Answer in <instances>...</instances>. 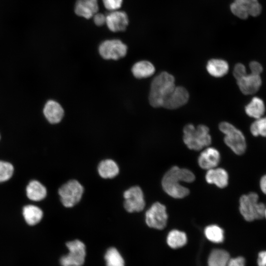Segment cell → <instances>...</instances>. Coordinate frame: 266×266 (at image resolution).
I'll list each match as a JSON object with an SVG mask.
<instances>
[{
	"label": "cell",
	"mask_w": 266,
	"mask_h": 266,
	"mask_svg": "<svg viewBox=\"0 0 266 266\" xmlns=\"http://www.w3.org/2000/svg\"><path fill=\"white\" fill-rule=\"evenodd\" d=\"M195 179L194 174L186 168H180L177 166L170 168L164 175L162 187L170 197L182 199L189 194V189L181 185L180 182L191 183Z\"/></svg>",
	"instance_id": "1"
},
{
	"label": "cell",
	"mask_w": 266,
	"mask_h": 266,
	"mask_svg": "<svg viewBox=\"0 0 266 266\" xmlns=\"http://www.w3.org/2000/svg\"><path fill=\"white\" fill-rule=\"evenodd\" d=\"M175 87L174 77L169 73L164 71L155 76L151 82L149 95L151 105L163 107L165 100Z\"/></svg>",
	"instance_id": "2"
},
{
	"label": "cell",
	"mask_w": 266,
	"mask_h": 266,
	"mask_svg": "<svg viewBox=\"0 0 266 266\" xmlns=\"http://www.w3.org/2000/svg\"><path fill=\"white\" fill-rule=\"evenodd\" d=\"M183 139L188 148L196 151L201 150L211 143L209 129L204 125L197 127L191 124L186 125L183 129Z\"/></svg>",
	"instance_id": "3"
},
{
	"label": "cell",
	"mask_w": 266,
	"mask_h": 266,
	"mask_svg": "<svg viewBox=\"0 0 266 266\" xmlns=\"http://www.w3.org/2000/svg\"><path fill=\"white\" fill-rule=\"evenodd\" d=\"M258 195L250 193L242 196L239 200V211L247 221H253L264 217L265 205L258 201Z\"/></svg>",
	"instance_id": "4"
},
{
	"label": "cell",
	"mask_w": 266,
	"mask_h": 266,
	"mask_svg": "<svg viewBox=\"0 0 266 266\" xmlns=\"http://www.w3.org/2000/svg\"><path fill=\"white\" fill-rule=\"evenodd\" d=\"M219 128L224 134V142L237 155L244 153L246 148L245 137L242 133L231 123L222 122Z\"/></svg>",
	"instance_id": "5"
},
{
	"label": "cell",
	"mask_w": 266,
	"mask_h": 266,
	"mask_svg": "<svg viewBox=\"0 0 266 266\" xmlns=\"http://www.w3.org/2000/svg\"><path fill=\"white\" fill-rule=\"evenodd\" d=\"M84 192L82 185L76 180H70L64 184L59 189L58 193L63 205L72 207L78 203Z\"/></svg>",
	"instance_id": "6"
},
{
	"label": "cell",
	"mask_w": 266,
	"mask_h": 266,
	"mask_svg": "<svg viewBox=\"0 0 266 266\" xmlns=\"http://www.w3.org/2000/svg\"><path fill=\"white\" fill-rule=\"evenodd\" d=\"M69 253L60 259L62 266H81L85 261L86 249L84 244L79 240L67 242L66 244Z\"/></svg>",
	"instance_id": "7"
},
{
	"label": "cell",
	"mask_w": 266,
	"mask_h": 266,
	"mask_svg": "<svg viewBox=\"0 0 266 266\" xmlns=\"http://www.w3.org/2000/svg\"><path fill=\"white\" fill-rule=\"evenodd\" d=\"M262 9L258 0H234L230 5L231 12L241 19H246L249 16H259Z\"/></svg>",
	"instance_id": "8"
},
{
	"label": "cell",
	"mask_w": 266,
	"mask_h": 266,
	"mask_svg": "<svg viewBox=\"0 0 266 266\" xmlns=\"http://www.w3.org/2000/svg\"><path fill=\"white\" fill-rule=\"evenodd\" d=\"M167 217L166 206L159 202L153 203L145 213V222L147 226L158 230L165 228Z\"/></svg>",
	"instance_id": "9"
},
{
	"label": "cell",
	"mask_w": 266,
	"mask_h": 266,
	"mask_svg": "<svg viewBox=\"0 0 266 266\" xmlns=\"http://www.w3.org/2000/svg\"><path fill=\"white\" fill-rule=\"evenodd\" d=\"M99 51L103 59L116 60L126 56L127 46L119 39L106 40L100 45Z\"/></svg>",
	"instance_id": "10"
},
{
	"label": "cell",
	"mask_w": 266,
	"mask_h": 266,
	"mask_svg": "<svg viewBox=\"0 0 266 266\" xmlns=\"http://www.w3.org/2000/svg\"><path fill=\"white\" fill-rule=\"evenodd\" d=\"M123 197L125 199L124 207L128 212H139L144 208V195L139 187L135 186L130 188L124 192Z\"/></svg>",
	"instance_id": "11"
},
{
	"label": "cell",
	"mask_w": 266,
	"mask_h": 266,
	"mask_svg": "<svg viewBox=\"0 0 266 266\" xmlns=\"http://www.w3.org/2000/svg\"><path fill=\"white\" fill-rule=\"evenodd\" d=\"M189 98V93L184 87L175 86L165 100L163 107L168 109L178 108L185 104Z\"/></svg>",
	"instance_id": "12"
},
{
	"label": "cell",
	"mask_w": 266,
	"mask_h": 266,
	"mask_svg": "<svg viewBox=\"0 0 266 266\" xmlns=\"http://www.w3.org/2000/svg\"><path fill=\"white\" fill-rule=\"evenodd\" d=\"M129 23L127 14L124 11L115 10L106 15V25L113 32H122L126 30Z\"/></svg>",
	"instance_id": "13"
},
{
	"label": "cell",
	"mask_w": 266,
	"mask_h": 266,
	"mask_svg": "<svg viewBox=\"0 0 266 266\" xmlns=\"http://www.w3.org/2000/svg\"><path fill=\"white\" fill-rule=\"evenodd\" d=\"M236 82L243 94L252 95L259 90L262 84V80L260 75L250 73L236 79Z\"/></svg>",
	"instance_id": "14"
},
{
	"label": "cell",
	"mask_w": 266,
	"mask_h": 266,
	"mask_svg": "<svg viewBox=\"0 0 266 266\" xmlns=\"http://www.w3.org/2000/svg\"><path fill=\"white\" fill-rule=\"evenodd\" d=\"M220 161L219 151L213 147H208L204 150L198 158L200 166L204 169H210L216 167Z\"/></svg>",
	"instance_id": "15"
},
{
	"label": "cell",
	"mask_w": 266,
	"mask_h": 266,
	"mask_svg": "<svg viewBox=\"0 0 266 266\" xmlns=\"http://www.w3.org/2000/svg\"><path fill=\"white\" fill-rule=\"evenodd\" d=\"M98 10V0H77L74 6L75 13L85 19L93 17Z\"/></svg>",
	"instance_id": "16"
},
{
	"label": "cell",
	"mask_w": 266,
	"mask_h": 266,
	"mask_svg": "<svg viewBox=\"0 0 266 266\" xmlns=\"http://www.w3.org/2000/svg\"><path fill=\"white\" fill-rule=\"evenodd\" d=\"M43 113L50 123L57 124L62 120L64 115V110L58 102L50 100L44 106Z\"/></svg>",
	"instance_id": "17"
},
{
	"label": "cell",
	"mask_w": 266,
	"mask_h": 266,
	"mask_svg": "<svg viewBox=\"0 0 266 266\" xmlns=\"http://www.w3.org/2000/svg\"><path fill=\"white\" fill-rule=\"evenodd\" d=\"M205 179L207 183L214 184L219 188H223L228 185L229 176L224 169L215 167L207 170Z\"/></svg>",
	"instance_id": "18"
},
{
	"label": "cell",
	"mask_w": 266,
	"mask_h": 266,
	"mask_svg": "<svg viewBox=\"0 0 266 266\" xmlns=\"http://www.w3.org/2000/svg\"><path fill=\"white\" fill-rule=\"evenodd\" d=\"M229 69L228 63L222 59H212L208 61L206 65L207 72L215 77H221L225 75Z\"/></svg>",
	"instance_id": "19"
},
{
	"label": "cell",
	"mask_w": 266,
	"mask_h": 266,
	"mask_svg": "<svg viewBox=\"0 0 266 266\" xmlns=\"http://www.w3.org/2000/svg\"><path fill=\"white\" fill-rule=\"evenodd\" d=\"M98 171L101 177L104 179L112 178L118 174L119 168L114 161L105 159L99 163Z\"/></svg>",
	"instance_id": "20"
},
{
	"label": "cell",
	"mask_w": 266,
	"mask_h": 266,
	"mask_svg": "<svg viewBox=\"0 0 266 266\" xmlns=\"http://www.w3.org/2000/svg\"><path fill=\"white\" fill-rule=\"evenodd\" d=\"M132 72L135 77L144 78L152 76L155 72V67L149 61H140L133 65Z\"/></svg>",
	"instance_id": "21"
},
{
	"label": "cell",
	"mask_w": 266,
	"mask_h": 266,
	"mask_svg": "<svg viewBox=\"0 0 266 266\" xmlns=\"http://www.w3.org/2000/svg\"><path fill=\"white\" fill-rule=\"evenodd\" d=\"M28 198L33 201H39L45 198L47 194L46 188L36 180L31 181L26 188Z\"/></svg>",
	"instance_id": "22"
},
{
	"label": "cell",
	"mask_w": 266,
	"mask_h": 266,
	"mask_svg": "<svg viewBox=\"0 0 266 266\" xmlns=\"http://www.w3.org/2000/svg\"><path fill=\"white\" fill-rule=\"evenodd\" d=\"M246 113L250 117L256 119L263 116L265 111V106L262 99L254 97L245 106Z\"/></svg>",
	"instance_id": "23"
},
{
	"label": "cell",
	"mask_w": 266,
	"mask_h": 266,
	"mask_svg": "<svg viewBox=\"0 0 266 266\" xmlns=\"http://www.w3.org/2000/svg\"><path fill=\"white\" fill-rule=\"evenodd\" d=\"M24 218L30 225L38 223L43 217V212L38 207L33 205L25 206L23 210Z\"/></svg>",
	"instance_id": "24"
},
{
	"label": "cell",
	"mask_w": 266,
	"mask_h": 266,
	"mask_svg": "<svg viewBox=\"0 0 266 266\" xmlns=\"http://www.w3.org/2000/svg\"><path fill=\"white\" fill-rule=\"evenodd\" d=\"M230 259L229 253L223 249L212 250L208 257V266H227Z\"/></svg>",
	"instance_id": "25"
},
{
	"label": "cell",
	"mask_w": 266,
	"mask_h": 266,
	"mask_svg": "<svg viewBox=\"0 0 266 266\" xmlns=\"http://www.w3.org/2000/svg\"><path fill=\"white\" fill-rule=\"evenodd\" d=\"M186 234L183 232L173 230L169 232L166 238L167 243L169 247L176 249L185 245L187 242Z\"/></svg>",
	"instance_id": "26"
},
{
	"label": "cell",
	"mask_w": 266,
	"mask_h": 266,
	"mask_svg": "<svg viewBox=\"0 0 266 266\" xmlns=\"http://www.w3.org/2000/svg\"><path fill=\"white\" fill-rule=\"evenodd\" d=\"M204 234L209 241L214 243H221L224 239V231L217 225H211L206 227Z\"/></svg>",
	"instance_id": "27"
},
{
	"label": "cell",
	"mask_w": 266,
	"mask_h": 266,
	"mask_svg": "<svg viewBox=\"0 0 266 266\" xmlns=\"http://www.w3.org/2000/svg\"><path fill=\"white\" fill-rule=\"evenodd\" d=\"M104 259L106 266H125L123 258L114 247L109 248L107 250Z\"/></svg>",
	"instance_id": "28"
},
{
	"label": "cell",
	"mask_w": 266,
	"mask_h": 266,
	"mask_svg": "<svg viewBox=\"0 0 266 266\" xmlns=\"http://www.w3.org/2000/svg\"><path fill=\"white\" fill-rule=\"evenodd\" d=\"M251 133L255 136L261 135L266 137V117L256 119L251 127Z\"/></svg>",
	"instance_id": "29"
},
{
	"label": "cell",
	"mask_w": 266,
	"mask_h": 266,
	"mask_svg": "<svg viewBox=\"0 0 266 266\" xmlns=\"http://www.w3.org/2000/svg\"><path fill=\"white\" fill-rule=\"evenodd\" d=\"M14 171L12 164L8 162L0 161V182H5L9 179Z\"/></svg>",
	"instance_id": "30"
},
{
	"label": "cell",
	"mask_w": 266,
	"mask_h": 266,
	"mask_svg": "<svg viewBox=\"0 0 266 266\" xmlns=\"http://www.w3.org/2000/svg\"><path fill=\"white\" fill-rule=\"evenodd\" d=\"M105 8L110 11L118 10L122 6L123 0H102Z\"/></svg>",
	"instance_id": "31"
},
{
	"label": "cell",
	"mask_w": 266,
	"mask_h": 266,
	"mask_svg": "<svg viewBox=\"0 0 266 266\" xmlns=\"http://www.w3.org/2000/svg\"><path fill=\"white\" fill-rule=\"evenodd\" d=\"M246 74V67L243 64L238 63L234 66L233 74L236 80Z\"/></svg>",
	"instance_id": "32"
},
{
	"label": "cell",
	"mask_w": 266,
	"mask_h": 266,
	"mask_svg": "<svg viewBox=\"0 0 266 266\" xmlns=\"http://www.w3.org/2000/svg\"><path fill=\"white\" fill-rule=\"evenodd\" d=\"M249 68L251 70V73L254 74L260 75V74L263 71L262 65L256 61L251 62L249 64Z\"/></svg>",
	"instance_id": "33"
},
{
	"label": "cell",
	"mask_w": 266,
	"mask_h": 266,
	"mask_svg": "<svg viewBox=\"0 0 266 266\" xmlns=\"http://www.w3.org/2000/svg\"><path fill=\"white\" fill-rule=\"evenodd\" d=\"M227 266H245V260L242 257L230 258Z\"/></svg>",
	"instance_id": "34"
},
{
	"label": "cell",
	"mask_w": 266,
	"mask_h": 266,
	"mask_svg": "<svg viewBox=\"0 0 266 266\" xmlns=\"http://www.w3.org/2000/svg\"><path fill=\"white\" fill-rule=\"evenodd\" d=\"M93 18L95 24L98 26H102L106 23V15L102 13L98 12Z\"/></svg>",
	"instance_id": "35"
},
{
	"label": "cell",
	"mask_w": 266,
	"mask_h": 266,
	"mask_svg": "<svg viewBox=\"0 0 266 266\" xmlns=\"http://www.w3.org/2000/svg\"><path fill=\"white\" fill-rule=\"evenodd\" d=\"M257 263L258 266H266V251L259 253Z\"/></svg>",
	"instance_id": "36"
},
{
	"label": "cell",
	"mask_w": 266,
	"mask_h": 266,
	"mask_svg": "<svg viewBox=\"0 0 266 266\" xmlns=\"http://www.w3.org/2000/svg\"><path fill=\"white\" fill-rule=\"evenodd\" d=\"M260 184L262 191L266 195V174L262 177Z\"/></svg>",
	"instance_id": "37"
},
{
	"label": "cell",
	"mask_w": 266,
	"mask_h": 266,
	"mask_svg": "<svg viewBox=\"0 0 266 266\" xmlns=\"http://www.w3.org/2000/svg\"><path fill=\"white\" fill-rule=\"evenodd\" d=\"M264 217L266 218V205H265Z\"/></svg>",
	"instance_id": "38"
},
{
	"label": "cell",
	"mask_w": 266,
	"mask_h": 266,
	"mask_svg": "<svg viewBox=\"0 0 266 266\" xmlns=\"http://www.w3.org/2000/svg\"></svg>",
	"instance_id": "39"
}]
</instances>
